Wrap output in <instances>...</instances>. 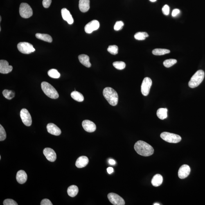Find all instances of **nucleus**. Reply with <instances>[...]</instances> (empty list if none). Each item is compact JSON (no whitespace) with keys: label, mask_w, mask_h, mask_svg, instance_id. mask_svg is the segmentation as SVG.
<instances>
[{"label":"nucleus","mask_w":205,"mask_h":205,"mask_svg":"<svg viewBox=\"0 0 205 205\" xmlns=\"http://www.w3.org/2000/svg\"><path fill=\"white\" fill-rule=\"evenodd\" d=\"M134 150L138 154L143 156H148L154 154V149L152 146L146 142L139 141L135 144Z\"/></svg>","instance_id":"nucleus-1"},{"label":"nucleus","mask_w":205,"mask_h":205,"mask_svg":"<svg viewBox=\"0 0 205 205\" xmlns=\"http://www.w3.org/2000/svg\"><path fill=\"white\" fill-rule=\"evenodd\" d=\"M103 95L110 105L115 106L117 105L118 95L117 92L113 88L110 87L105 88L103 91Z\"/></svg>","instance_id":"nucleus-2"},{"label":"nucleus","mask_w":205,"mask_h":205,"mask_svg":"<svg viewBox=\"0 0 205 205\" xmlns=\"http://www.w3.org/2000/svg\"><path fill=\"white\" fill-rule=\"evenodd\" d=\"M41 87L45 94L49 97L54 99L59 97V95L56 90L48 82H43L41 83Z\"/></svg>","instance_id":"nucleus-3"},{"label":"nucleus","mask_w":205,"mask_h":205,"mask_svg":"<svg viewBox=\"0 0 205 205\" xmlns=\"http://www.w3.org/2000/svg\"><path fill=\"white\" fill-rule=\"evenodd\" d=\"M204 71L202 70H199L196 72L189 82V86L192 88L197 87L204 80Z\"/></svg>","instance_id":"nucleus-4"},{"label":"nucleus","mask_w":205,"mask_h":205,"mask_svg":"<svg viewBox=\"0 0 205 205\" xmlns=\"http://www.w3.org/2000/svg\"><path fill=\"white\" fill-rule=\"evenodd\" d=\"M161 138L164 141L171 143H177L181 141V138L179 135L164 132L160 134Z\"/></svg>","instance_id":"nucleus-5"},{"label":"nucleus","mask_w":205,"mask_h":205,"mask_svg":"<svg viewBox=\"0 0 205 205\" xmlns=\"http://www.w3.org/2000/svg\"><path fill=\"white\" fill-rule=\"evenodd\" d=\"M20 15L24 18H28L33 15V11L30 5L26 3H21L19 9Z\"/></svg>","instance_id":"nucleus-6"},{"label":"nucleus","mask_w":205,"mask_h":205,"mask_svg":"<svg viewBox=\"0 0 205 205\" xmlns=\"http://www.w3.org/2000/svg\"><path fill=\"white\" fill-rule=\"evenodd\" d=\"M17 48L21 53L24 54H29L35 51L32 44L26 42L19 43L17 45Z\"/></svg>","instance_id":"nucleus-7"},{"label":"nucleus","mask_w":205,"mask_h":205,"mask_svg":"<svg viewBox=\"0 0 205 205\" xmlns=\"http://www.w3.org/2000/svg\"><path fill=\"white\" fill-rule=\"evenodd\" d=\"M152 85L151 79L149 77H146L144 79L141 86V92L144 96H147L148 95Z\"/></svg>","instance_id":"nucleus-8"},{"label":"nucleus","mask_w":205,"mask_h":205,"mask_svg":"<svg viewBox=\"0 0 205 205\" xmlns=\"http://www.w3.org/2000/svg\"><path fill=\"white\" fill-rule=\"evenodd\" d=\"M20 115L22 121L25 125L29 127L32 124V119L31 115L27 109L23 108L21 109Z\"/></svg>","instance_id":"nucleus-9"},{"label":"nucleus","mask_w":205,"mask_h":205,"mask_svg":"<svg viewBox=\"0 0 205 205\" xmlns=\"http://www.w3.org/2000/svg\"><path fill=\"white\" fill-rule=\"evenodd\" d=\"M108 197L110 202L114 205H124L125 202L122 198L118 194L110 193L108 195Z\"/></svg>","instance_id":"nucleus-10"},{"label":"nucleus","mask_w":205,"mask_h":205,"mask_svg":"<svg viewBox=\"0 0 205 205\" xmlns=\"http://www.w3.org/2000/svg\"><path fill=\"white\" fill-rule=\"evenodd\" d=\"M99 27V22L96 20H93L86 25L84 30L86 33L91 34L93 31L98 29Z\"/></svg>","instance_id":"nucleus-11"},{"label":"nucleus","mask_w":205,"mask_h":205,"mask_svg":"<svg viewBox=\"0 0 205 205\" xmlns=\"http://www.w3.org/2000/svg\"><path fill=\"white\" fill-rule=\"evenodd\" d=\"M191 169L188 165H184L181 166L178 171V176L181 179L186 178L189 175Z\"/></svg>","instance_id":"nucleus-12"},{"label":"nucleus","mask_w":205,"mask_h":205,"mask_svg":"<svg viewBox=\"0 0 205 205\" xmlns=\"http://www.w3.org/2000/svg\"><path fill=\"white\" fill-rule=\"evenodd\" d=\"M43 153L48 161L54 162L56 160V154L53 149L50 148H45L43 151Z\"/></svg>","instance_id":"nucleus-13"},{"label":"nucleus","mask_w":205,"mask_h":205,"mask_svg":"<svg viewBox=\"0 0 205 205\" xmlns=\"http://www.w3.org/2000/svg\"><path fill=\"white\" fill-rule=\"evenodd\" d=\"M82 126L84 130L88 132H94L96 129V126L95 124L89 120H84L82 122Z\"/></svg>","instance_id":"nucleus-14"},{"label":"nucleus","mask_w":205,"mask_h":205,"mask_svg":"<svg viewBox=\"0 0 205 205\" xmlns=\"http://www.w3.org/2000/svg\"><path fill=\"white\" fill-rule=\"evenodd\" d=\"M12 70V66L9 65L8 61L4 60H0V73L8 74L11 72Z\"/></svg>","instance_id":"nucleus-15"},{"label":"nucleus","mask_w":205,"mask_h":205,"mask_svg":"<svg viewBox=\"0 0 205 205\" xmlns=\"http://www.w3.org/2000/svg\"><path fill=\"white\" fill-rule=\"evenodd\" d=\"M47 129L48 133L55 136H59L61 134L60 129L55 124H48L47 125Z\"/></svg>","instance_id":"nucleus-16"},{"label":"nucleus","mask_w":205,"mask_h":205,"mask_svg":"<svg viewBox=\"0 0 205 205\" xmlns=\"http://www.w3.org/2000/svg\"><path fill=\"white\" fill-rule=\"evenodd\" d=\"M61 15L65 21H67L68 24H72L74 22V19L70 12L67 9L62 8L61 10Z\"/></svg>","instance_id":"nucleus-17"},{"label":"nucleus","mask_w":205,"mask_h":205,"mask_svg":"<svg viewBox=\"0 0 205 205\" xmlns=\"http://www.w3.org/2000/svg\"><path fill=\"white\" fill-rule=\"evenodd\" d=\"M89 159L87 156H82L77 159L75 163L76 166L78 168H82L87 166L89 163Z\"/></svg>","instance_id":"nucleus-18"},{"label":"nucleus","mask_w":205,"mask_h":205,"mask_svg":"<svg viewBox=\"0 0 205 205\" xmlns=\"http://www.w3.org/2000/svg\"><path fill=\"white\" fill-rule=\"evenodd\" d=\"M28 176L26 172L23 170H20L17 172L16 179L18 182L22 184L26 182Z\"/></svg>","instance_id":"nucleus-19"},{"label":"nucleus","mask_w":205,"mask_h":205,"mask_svg":"<svg viewBox=\"0 0 205 205\" xmlns=\"http://www.w3.org/2000/svg\"><path fill=\"white\" fill-rule=\"evenodd\" d=\"M79 8L81 11L82 12H87L90 8L89 0H80Z\"/></svg>","instance_id":"nucleus-20"},{"label":"nucleus","mask_w":205,"mask_h":205,"mask_svg":"<svg viewBox=\"0 0 205 205\" xmlns=\"http://www.w3.org/2000/svg\"><path fill=\"white\" fill-rule=\"evenodd\" d=\"M78 59L81 64L87 68L91 67V64L89 61V57L87 55H79Z\"/></svg>","instance_id":"nucleus-21"},{"label":"nucleus","mask_w":205,"mask_h":205,"mask_svg":"<svg viewBox=\"0 0 205 205\" xmlns=\"http://www.w3.org/2000/svg\"><path fill=\"white\" fill-rule=\"evenodd\" d=\"M163 178L160 174H156L152 180V184L154 187H157L160 186L163 182Z\"/></svg>","instance_id":"nucleus-22"},{"label":"nucleus","mask_w":205,"mask_h":205,"mask_svg":"<svg viewBox=\"0 0 205 205\" xmlns=\"http://www.w3.org/2000/svg\"><path fill=\"white\" fill-rule=\"evenodd\" d=\"M35 36L38 39L45 41V42L51 43L53 41L52 37L48 34L37 33L36 34Z\"/></svg>","instance_id":"nucleus-23"},{"label":"nucleus","mask_w":205,"mask_h":205,"mask_svg":"<svg viewBox=\"0 0 205 205\" xmlns=\"http://www.w3.org/2000/svg\"><path fill=\"white\" fill-rule=\"evenodd\" d=\"M79 190L78 187L75 185L70 186L67 189V193L71 197H74L78 193Z\"/></svg>","instance_id":"nucleus-24"},{"label":"nucleus","mask_w":205,"mask_h":205,"mask_svg":"<svg viewBox=\"0 0 205 205\" xmlns=\"http://www.w3.org/2000/svg\"><path fill=\"white\" fill-rule=\"evenodd\" d=\"M72 98L78 102H82L84 100L83 95L78 91H75L71 93Z\"/></svg>","instance_id":"nucleus-25"},{"label":"nucleus","mask_w":205,"mask_h":205,"mask_svg":"<svg viewBox=\"0 0 205 205\" xmlns=\"http://www.w3.org/2000/svg\"><path fill=\"white\" fill-rule=\"evenodd\" d=\"M167 111H168V109L166 108H160L157 110L156 115H157L158 117L160 119L164 120L166 118L168 117Z\"/></svg>","instance_id":"nucleus-26"},{"label":"nucleus","mask_w":205,"mask_h":205,"mask_svg":"<svg viewBox=\"0 0 205 205\" xmlns=\"http://www.w3.org/2000/svg\"><path fill=\"white\" fill-rule=\"evenodd\" d=\"M170 52V50L165 49H154L153 50L152 53L154 55H161L168 54Z\"/></svg>","instance_id":"nucleus-27"},{"label":"nucleus","mask_w":205,"mask_h":205,"mask_svg":"<svg viewBox=\"0 0 205 205\" xmlns=\"http://www.w3.org/2000/svg\"><path fill=\"white\" fill-rule=\"evenodd\" d=\"M3 96L8 100H11L15 96V93L12 91H9L8 90H4L3 92Z\"/></svg>","instance_id":"nucleus-28"},{"label":"nucleus","mask_w":205,"mask_h":205,"mask_svg":"<svg viewBox=\"0 0 205 205\" xmlns=\"http://www.w3.org/2000/svg\"><path fill=\"white\" fill-rule=\"evenodd\" d=\"M149 37L148 34L146 32H138L135 34L134 38L138 40H143Z\"/></svg>","instance_id":"nucleus-29"},{"label":"nucleus","mask_w":205,"mask_h":205,"mask_svg":"<svg viewBox=\"0 0 205 205\" xmlns=\"http://www.w3.org/2000/svg\"><path fill=\"white\" fill-rule=\"evenodd\" d=\"M48 74L49 76L52 78L57 79L60 77V74L57 70L52 69L48 72Z\"/></svg>","instance_id":"nucleus-30"},{"label":"nucleus","mask_w":205,"mask_h":205,"mask_svg":"<svg viewBox=\"0 0 205 205\" xmlns=\"http://www.w3.org/2000/svg\"><path fill=\"white\" fill-rule=\"evenodd\" d=\"M177 61L175 59H169L164 61L163 65L165 67L169 68L175 64Z\"/></svg>","instance_id":"nucleus-31"},{"label":"nucleus","mask_w":205,"mask_h":205,"mask_svg":"<svg viewBox=\"0 0 205 205\" xmlns=\"http://www.w3.org/2000/svg\"><path fill=\"white\" fill-rule=\"evenodd\" d=\"M113 66L117 69L122 70L126 66V64L125 62L122 61H117L113 62Z\"/></svg>","instance_id":"nucleus-32"},{"label":"nucleus","mask_w":205,"mask_h":205,"mask_svg":"<svg viewBox=\"0 0 205 205\" xmlns=\"http://www.w3.org/2000/svg\"><path fill=\"white\" fill-rule=\"evenodd\" d=\"M107 50L109 53L112 55H116L118 53V46L115 45L109 46Z\"/></svg>","instance_id":"nucleus-33"},{"label":"nucleus","mask_w":205,"mask_h":205,"mask_svg":"<svg viewBox=\"0 0 205 205\" xmlns=\"http://www.w3.org/2000/svg\"><path fill=\"white\" fill-rule=\"evenodd\" d=\"M6 133L3 126L0 125V141H3L6 139Z\"/></svg>","instance_id":"nucleus-34"},{"label":"nucleus","mask_w":205,"mask_h":205,"mask_svg":"<svg viewBox=\"0 0 205 205\" xmlns=\"http://www.w3.org/2000/svg\"><path fill=\"white\" fill-rule=\"evenodd\" d=\"M124 25V23L122 21H117L114 26V29L116 31H118L121 29Z\"/></svg>","instance_id":"nucleus-35"},{"label":"nucleus","mask_w":205,"mask_h":205,"mask_svg":"<svg viewBox=\"0 0 205 205\" xmlns=\"http://www.w3.org/2000/svg\"><path fill=\"white\" fill-rule=\"evenodd\" d=\"M3 204L4 205H18L17 202L13 199H8L3 201Z\"/></svg>","instance_id":"nucleus-36"},{"label":"nucleus","mask_w":205,"mask_h":205,"mask_svg":"<svg viewBox=\"0 0 205 205\" xmlns=\"http://www.w3.org/2000/svg\"><path fill=\"white\" fill-rule=\"evenodd\" d=\"M162 12L165 15H168L170 13V7L168 5H165L162 8Z\"/></svg>","instance_id":"nucleus-37"},{"label":"nucleus","mask_w":205,"mask_h":205,"mask_svg":"<svg viewBox=\"0 0 205 205\" xmlns=\"http://www.w3.org/2000/svg\"><path fill=\"white\" fill-rule=\"evenodd\" d=\"M52 2L51 0H43L42 4L45 8H49Z\"/></svg>","instance_id":"nucleus-38"},{"label":"nucleus","mask_w":205,"mask_h":205,"mask_svg":"<svg viewBox=\"0 0 205 205\" xmlns=\"http://www.w3.org/2000/svg\"><path fill=\"white\" fill-rule=\"evenodd\" d=\"M41 205H53L51 201L49 199H43L41 201Z\"/></svg>","instance_id":"nucleus-39"},{"label":"nucleus","mask_w":205,"mask_h":205,"mask_svg":"<svg viewBox=\"0 0 205 205\" xmlns=\"http://www.w3.org/2000/svg\"><path fill=\"white\" fill-rule=\"evenodd\" d=\"M180 12V11L178 9H175L172 11V15L173 17H176V16L178 15Z\"/></svg>","instance_id":"nucleus-40"},{"label":"nucleus","mask_w":205,"mask_h":205,"mask_svg":"<svg viewBox=\"0 0 205 205\" xmlns=\"http://www.w3.org/2000/svg\"><path fill=\"white\" fill-rule=\"evenodd\" d=\"M107 171L108 173L109 174H111L114 172V169L112 167H108L107 169Z\"/></svg>","instance_id":"nucleus-41"},{"label":"nucleus","mask_w":205,"mask_h":205,"mask_svg":"<svg viewBox=\"0 0 205 205\" xmlns=\"http://www.w3.org/2000/svg\"><path fill=\"white\" fill-rule=\"evenodd\" d=\"M109 164L111 165H114L116 164V162L113 159H109L108 161Z\"/></svg>","instance_id":"nucleus-42"},{"label":"nucleus","mask_w":205,"mask_h":205,"mask_svg":"<svg viewBox=\"0 0 205 205\" xmlns=\"http://www.w3.org/2000/svg\"><path fill=\"white\" fill-rule=\"evenodd\" d=\"M151 2H155L156 1V0H149Z\"/></svg>","instance_id":"nucleus-43"},{"label":"nucleus","mask_w":205,"mask_h":205,"mask_svg":"<svg viewBox=\"0 0 205 205\" xmlns=\"http://www.w3.org/2000/svg\"><path fill=\"white\" fill-rule=\"evenodd\" d=\"M154 205H159L160 204H159V203H155L154 204Z\"/></svg>","instance_id":"nucleus-44"},{"label":"nucleus","mask_w":205,"mask_h":205,"mask_svg":"<svg viewBox=\"0 0 205 205\" xmlns=\"http://www.w3.org/2000/svg\"><path fill=\"white\" fill-rule=\"evenodd\" d=\"M1 19H1V17H0V21H1Z\"/></svg>","instance_id":"nucleus-45"},{"label":"nucleus","mask_w":205,"mask_h":205,"mask_svg":"<svg viewBox=\"0 0 205 205\" xmlns=\"http://www.w3.org/2000/svg\"><path fill=\"white\" fill-rule=\"evenodd\" d=\"M1 28H0V31H1Z\"/></svg>","instance_id":"nucleus-46"},{"label":"nucleus","mask_w":205,"mask_h":205,"mask_svg":"<svg viewBox=\"0 0 205 205\" xmlns=\"http://www.w3.org/2000/svg\"><path fill=\"white\" fill-rule=\"evenodd\" d=\"M1 156H0V159H1Z\"/></svg>","instance_id":"nucleus-47"}]
</instances>
